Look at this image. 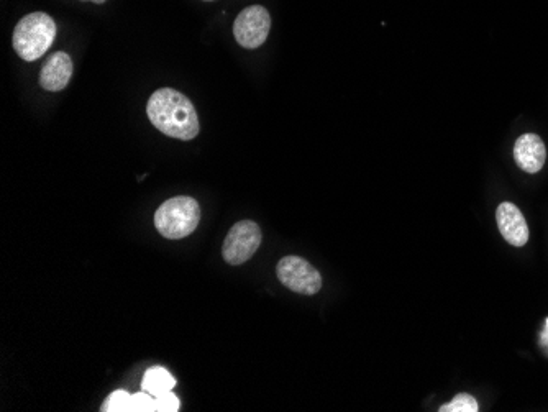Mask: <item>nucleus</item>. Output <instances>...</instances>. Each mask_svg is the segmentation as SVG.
Listing matches in <instances>:
<instances>
[{"label": "nucleus", "instance_id": "nucleus-15", "mask_svg": "<svg viewBox=\"0 0 548 412\" xmlns=\"http://www.w3.org/2000/svg\"><path fill=\"white\" fill-rule=\"evenodd\" d=\"M83 2H92V4H104L106 0H83Z\"/></svg>", "mask_w": 548, "mask_h": 412}, {"label": "nucleus", "instance_id": "nucleus-10", "mask_svg": "<svg viewBox=\"0 0 548 412\" xmlns=\"http://www.w3.org/2000/svg\"><path fill=\"white\" fill-rule=\"evenodd\" d=\"M176 386L174 376L168 370L161 367L150 368L143 376L142 390L147 391L151 396H160V394L173 391Z\"/></svg>", "mask_w": 548, "mask_h": 412}, {"label": "nucleus", "instance_id": "nucleus-3", "mask_svg": "<svg viewBox=\"0 0 548 412\" xmlns=\"http://www.w3.org/2000/svg\"><path fill=\"white\" fill-rule=\"evenodd\" d=\"M199 222H201V207L194 197H171L155 212L156 230L169 240L188 237L197 229Z\"/></svg>", "mask_w": 548, "mask_h": 412}, {"label": "nucleus", "instance_id": "nucleus-6", "mask_svg": "<svg viewBox=\"0 0 548 412\" xmlns=\"http://www.w3.org/2000/svg\"><path fill=\"white\" fill-rule=\"evenodd\" d=\"M270 30L271 15L263 5H250L233 22V37L238 45L247 50L260 48L270 35Z\"/></svg>", "mask_w": 548, "mask_h": 412}, {"label": "nucleus", "instance_id": "nucleus-1", "mask_svg": "<svg viewBox=\"0 0 548 412\" xmlns=\"http://www.w3.org/2000/svg\"><path fill=\"white\" fill-rule=\"evenodd\" d=\"M147 114L155 129L184 142L194 140L201 130L196 107L191 99L171 87H163L151 94Z\"/></svg>", "mask_w": 548, "mask_h": 412}, {"label": "nucleus", "instance_id": "nucleus-8", "mask_svg": "<svg viewBox=\"0 0 548 412\" xmlns=\"http://www.w3.org/2000/svg\"><path fill=\"white\" fill-rule=\"evenodd\" d=\"M514 160L522 171L529 174L539 173L547 160V148L539 135L524 133L514 145Z\"/></svg>", "mask_w": 548, "mask_h": 412}, {"label": "nucleus", "instance_id": "nucleus-17", "mask_svg": "<svg viewBox=\"0 0 548 412\" xmlns=\"http://www.w3.org/2000/svg\"><path fill=\"white\" fill-rule=\"evenodd\" d=\"M547 327H548V321H547Z\"/></svg>", "mask_w": 548, "mask_h": 412}, {"label": "nucleus", "instance_id": "nucleus-4", "mask_svg": "<svg viewBox=\"0 0 548 412\" xmlns=\"http://www.w3.org/2000/svg\"><path fill=\"white\" fill-rule=\"evenodd\" d=\"M276 275L281 284H284L293 293L314 296L322 289V276L309 261L304 258L284 257L276 266Z\"/></svg>", "mask_w": 548, "mask_h": 412}, {"label": "nucleus", "instance_id": "nucleus-14", "mask_svg": "<svg viewBox=\"0 0 548 412\" xmlns=\"http://www.w3.org/2000/svg\"><path fill=\"white\" fill-rule=\"evenodd\" d=\"M132 412H155V399L147 391L132 394Z\"/></svg>", "mask_w": 548, "mask_h": 412}, {"label": "nucleus", "instance_id": "nucleus-5", "mask_svg": "<svg viewBox=\"0 0 548 412\" xmlns=\"http://www.w3.org/2000/svg\"><path fill=\"white\" fill-rule=\"evenodd\" d=\"M260 245V225L253 220H242L233 225L225 237L222 257L229 265H243L258 252Z\"/></svg>", "mask_w": 548, "mask_h": 412}, {"label": "nucleus", "instance_id": "nucleus-12", "mask_svg": "<svg viewBox=\"0 0 548 412\" xmlns=\"http://www.w3.org/2000/svg\"><path fill=\"white\" fill-rule=\"evenodd\" d=\"M440 412H478L480 411V406H478V401H476L471 394H457L455 398L450 401L448 404H443L442 408L439 409Z\"/></svg>", "mask_w": 548, "mask_h": 412}, {"label": "nucleus", "instance_id": "nucleus-7", "mask_svg": "<svg viewBox=\"0 0 548 412\" xmlns=\"http://www.w3.org/2000/svg\"><path fill=\"white\" fill-rule=\"evenodd\" d=\"M499 232L512 247H524L529 242V225L521 209L512 202H501L496 211Z\"/></svg>", "mask_w": 548, "mask_h": 412}, {"label": "nucleus", "instance_id": "nucleus-11", "mask_svg": "<svg viewBox=\"0 0 548 412\" xmlns=\"http://www.w3.org/2000/svg\"><path fill=\"white\" fill-rule=\"evenodd\" d=\"M102 412H132V394L117 390L102 404Z\"/></svg>", "mask_w": 548, "mask_h": 412}, {"label": "nucleus", "instance_id": "nucleus-16", "mask_svg": "<svg viewBox=\"0 0 548 412\" xmlns=\"http://www.w3.org/2000/svg\"><path fill=\"white\" fill-rule=\"evenodd\" d=\"M206 2H212V0H206Z\"/></svg>", "mask_w": 548, "mask_h": 412}, {"label": "nucleus", "instance_id": "nucleus-13", "mask_svg": "<svg viewBox=\"0 0 548 412\" xmlns=\"http://www.w3.org/2000/svg\"><path fill=\"white\" fill-rule=\"evenodd\" d=\"M179 406H181V403H179L178 396L173 391L160 394L155 398V412H178Z\"/></svg>", "mask_w": 548, "mask_h": 412}, {"label": "nucleus", "instance_id": "nucleus-9", "mask_svg": "<svg viewBox=\"0 0 548 412\" xmlns=\"http://www.w3.org/2000/svg\"><path fill=\"white\" fill-rule=\"evenodd\" d=\"M73 71L74 66L71 56L68 53H63V51H58L46 60L38 81H40V86L45 91L60 92L68 86L69 81L73 78Z\"/></svg>", "mask_w": 548, "mask_h": 412}, {"label": "nucleus", "instance_id": "nucleus-2", "mask_svg": "<svg viewBox=\"0 0 548 412\" xmlns=\"http://www.w3.org/2000/svg\"><path fill=\"white\" fill-rule=\"evenodd\" d=\"M56 23L50 15L33 12L20 19L14 30L12 45L23 61H37L55 42Z\"/></svg>", "mask_w": 548, "mask_h": 412}]
</instances>
